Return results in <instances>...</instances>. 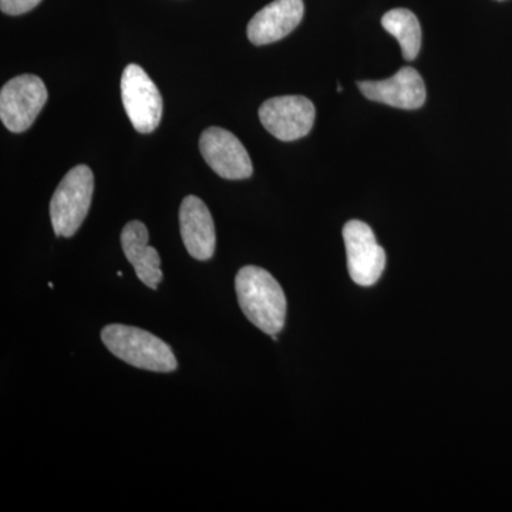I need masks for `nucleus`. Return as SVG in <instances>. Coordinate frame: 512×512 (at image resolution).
<instances>
[{
	"label": "nucleus",
	"mask_w": 512,
	"mask_h": 512,
	"mask_svg": "<svg viewBox=\"0 0 512 512\" xmlns=\"http://www.w3.org/2000/svg\"><path fill=\"white\" fill-rule=\"evenodd\" d=\"M121 100L138 133H153L163 117V97L156 83L138 64H128L121 76Z\"/></svg>",
	"instance_id": "4"
},
{
	"label": "nucleus",
	"mask_w": 512,
	"mask_h": 512,
	"mask_svg": "<svg viewBox=\"0 0 512 512\" xmlns=\"http://www.w3.org/2000/svg\"><path fill=\"white\" fill-rule=\"evenodd\" d=\"M181 238L188 254L198 261H208L214 256L215 225L205 202L195 195L184 198L180 208Z\"/></svg>",
	"instance_id": "11"
},
{
	"label": "nucleus",
	"mask_w": 512,
	"mask_h": 512,
	"mask_svg": "<svg viewBox=\"0 0 512 512\" xmlns=\"http://www.w3.org/2000/svg\"><path fill=\"white\" fill-rule=\"evenodd\" d=\"M366 99L403 110H417L426 103L423 77L413 67H403L393 77L380 82L357 83Z\"/></svg>",
	"instance_id": "9"
},
{
	"label": "nucleus",
	"mask_w": 512,
	"mask_h": 512,
	"mask_svg": "<svg viewBox=\"0 0 512 512\" xmlns=\"http://www.w3.org/2000/svg\"><path fill=\"white\" fill-rule=\"evenodd\" d=\"M386 32L396 37L402 47L403 57L409 62L416 59L421 47V28L419 19L409 9H393L382 18Z\"/></svg>",
	"instance_id": "13"
},
{
	"label": "nucleus",
	"mask_w": 512,
	"mask_h": 512,
	"mask_svg": "<svg viewBox=\"0 0 512 512\" xmlns=\"http://www.w3.org/2000/svg\"><path fill=\"white\" fill-rule=\"evenodd\" d=\"M93 192L94 175L87 165H76L64 175L50 201L56 237L70 238L79 231L89 214Z\"/></svg>",
	"instance_id": "3"
},
{
	"label": "nucleus",
	"mask_w": 512,
	"mask_h": 512,
	"mask_svg": "<svg viewBox=\"0 0 512 512\" xmlns=\"http://www.w3.org/2000/svg\"><path fill=\"white\" fill-rule=\"evenodd\" d=\"M200 151L211 170L225 180H245L254 173L247 148L225 128L208 127L204 130Z\"/></svg>",
	"instance_id": "8"
},
{
	"label": "nucleus",
	"mask_w": 512,
	"mask_h": 512,
	"mask_svg": "<svg viewBox=\"0 0 512 512\" xmlns=\"http://www.w3.org/2000/svg\"><path fill=\"white\" fill-rule=\"evenodd\" d=\"M42 0H0V9L10 16H19L36 8Z\"/></svg>",
	"instance_id": "14"
},
{
	"label": "nucleus",
	"mask_w": 512,
	"mask_h": 512,
	"mask_svg": "<svg viewBox=\"0 0 512 512\" xmlns=\"http://www.w3.org/2000/svg\"><path fill=\"white\" fill-rule=\"evenodd\" d=\"M498 2H503V0H498Z\"/></svg>",
	"instance_id": "15"
},
{
	"label": "nucleus",
	"mask_w": 512,
	"mask_h": 512,
	"mask_svg": "<svg viewBox=\"0 0 512 512\" xmlns=\"http://www.w3.org/2000/svg\"><path fill=\"white\" fill-rule=\"evenodd\" d=\"M303 0H274L249 22L248 39L255 46L271 45L284 39L302 22Z\"/></svg>",
	"instance_id": "10"
},
{
	"label": "nucleus",
	"mask_w": 512,
	"mask_h": 512,
	"mask_svg": "<svg viewBox=\"0 0 512 512\" xmlns=\"http://www.w3.org/2000/svg\"><path fill=\"white\" fill-rule=\"evenodd\" d=\"M47 89L35 74H22L9 80L0 92V120L12 133H23L35 123L45 107Z\"/></svg>",
	"instance_id": "5"
},
{
	"label": "nucleus",
	"mask_w": 512,
	"mask_h": 512,
	"mask_svg": "<svg viewBox=\"0 0 512 512\" xmlns=\"http://www.w3.org/2000/svg\"><path fill=\"white\" fill-rule=\"evenodd\" d=\"M315 117V106L303 96L274 97L266 100L259 109L262 126L281 141H296L308 136Z\"/></svg>",
	"instance_id": "6"
},
{
	"label": "nucleus",
	"mask_w": 512,
	"mask_h": 512,
	"mask_svg": "<svg viewBox=\"0 0 512 512\" xmlns=\"http://www.w3.org/2000/svg\"><path fill=\"white\" fill-rule=\"evenodd\" d=\"M350 278L360 286L379 281L386 266V252L377 244L372 228L362 221H349L343 228Z\"/></svg>",
	"instance_id": "7"
},
{
	"label": "nucleus",
	"mask_w": 512,
	"mask_h": 512,
	"mask_svg": "<svg viewBox=\"0 0 512 512\" xmlns=\"http://www.w3.org/2000/svg\"><path fill=\"white\" fill-rule=\"evenodd\" d=\"M238 303L249 322L266 335H278L285 326L286 296L278 281L259 266L239 269L235 278Z\"/></svg>",
	"instance_id": "1"
},
{
	"label": "nucleus",
	"mask_w": 512,
	"mask_h": 512,
	"mask_svg": "<svg viewBox=\"0 0 512 512\" xmlns=\"http://www.w3.org/2000/svg\"><path fill=\"white\" fill-rule=\"evenodd\" d=\"M121 247L127 261L133 265L137 278L156 291L163 281L161 258L157 249L148 245V229L141 221H130L121 232Z\"/></svg>",
	"instance_id": "12"
},
{
	"label": "nucleus",
	"mask_w": 512,
	"mask_h": 512,
	"mask_svg": "<svg viewBox=\"0 0 512 512\" xmlns=\"http://www.w3.org/2000/svg\"><path fill=\"white\" fill-rule=\"evenodd\" d=\"M101 340L114 356L137 369L156 373L177 370L173 349L147 330L114 323L101 330Z\"/></svg>",
	"instance_id": "2"
}]
</instances>
